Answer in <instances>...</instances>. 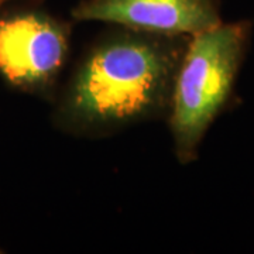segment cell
Instances as JSON below:
<instances>
[{
	"label": "cell",
	"instance_id": "4",
	"mask_svg": "<svg viewBox=\"0 0 254 254\" xmlns=\"http://www.w3.org/2000/svg\"><path fill=\"white\" fill-rule=\"evenodd\" d=\"M220 9V0H81L71 10V17L73 21L195 36L223 21Z\"/></svg>",
	"mask_w": 254,
	"mask_h": 254
},
{
	"label": "cell",
	"instance_id": "1",
	"mask_svg": "<svg viewBox=\"0 0 254 254\" xmlns=\"http://www.w3.org/2000/svg\"><path fill=\"white\" fill-rule=\"evenodd\" d=\"M190 37L112 26L85 50L51 110L58 131L102 138L167 120L177 72Z\"/></svg>",
	"mask_w": 254,
	"mask_h": 254
},
{
	"label": "cell",
	"instance_id": "2",
	"mask_svg": "<svg viewBox=\"0 0 254 254\" xmlns=\"http://www.w3.org/2000/svg\"><path fill=\"white\" fill-rule=\"evenodd\" d=\"M252 20L220 24L190 37L175 83L167 125L177 161L198 160L208 130L232 103L252 46Z\"/></svg>",
	"mask_w": 254,
	"mask_h": 254
},
{
	"label": "cell",
	"instance_id": "3",
	"mask_svg": "<svg viewBox=\"0 0 254 254\" xmlns=\"http://www.w3.org/2000/svg\"><path fill=\"white\" fill-rule=\"evenodd\" d=\"M72 24L46 0H0V79L53 103L69 57Z\"/></svg>",
	"mask_w": 254,
	"mask_h": 254
}]
</instances>
